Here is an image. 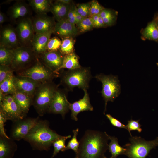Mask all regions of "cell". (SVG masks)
<instances>
[{
	"mask_svg": "<svg viewBox=\"0 0 158 158\" xmlns=\"http://www.w3.org/2000/svg\"><path fill=\"white\" fill-rule=\"evenodd\" d=\"M49 124L47 120L39 119L23 138L33 150L48 151L55 141L63 137L51 129Z\"/></svg>",
	"mask_w": 158,
	"mask_h": 158,
	"instance_id": "1",
	"label": "cell"
},
{
	"mask_svg": "<svg viewBox=\"0 0 158 158\" xmlns=\"http://www.w3.org/2000/svg\"><path fill=\"white\" fill-rule=\"evenodd\" d=\"M109 140L106 132L87 130L80 141L77 153L81 158H98L108 149Z\"/></svg>",
	"mask_w": 158,
	"mask_h": 158,
	"instance_id": "2",
	"label": "cell"
},
{
	"mask_svg": "<svg viewBox=\"0 0 158 158\" xmlns=\"http://www.w3.org/2000/svg\"><path fill=\"white\" fill-rule=\"evenodd\" d=\"M60 76L61 84L67 92L72 91L76 87L87 90L92 77L90 68L82 67L63 71Z\"/></svg>",
	"mask_w": 158,
	"mask_h": 158,
	"instance_id": "3",
	"label": "cell"
},
{
	"mask_svg": "<svg viewBox=\"0 0 158 158\" xmlns=\"http://www.w3.org/2000/svg\"><path fill=\"white\" fill-rule=\"evenodd\" d=\"M58 88V86L52 81L41 83L37 87L33 97V105L39 115L43 116L48 109Z\"/></svg>",
	"mask_w": 158,
	"mask_h": 158,
	"instance_id": "4",
	"label": "cell"
},
{
	"mask_svg": "<svg viewBox=\"0 0 158 158\" xmlns=\"http://www.w3.org/2000/svg\"><path fill=\"white\" fill-rule=\"evenodd\" d=\"M130 143L123 147L126 150L124 154L129 158H146L150 150L158 146V138L151 141H146L141 137L131 136Z\"/></svg>",
	"mask_w": 158,
	"mask_h": 158,
	"instance_id": "5",
	"label": "cell"
},
{
	"mask_svg": "<svg viewBox=\"0 0 158 158\" xmlns=\"http://www.w3.org/2000/svg\"><path fill=\"white\" fill-rule=\"evenodd\" d=\"M95 78L102 84V96L105 101V114L109 101L113 102L121 93V86L118 76L112 75H107L102 73L96 75Z\"/></svg>",
	"mask_w": 158,
	"mask_h": 158,
	"instance_id": "6",
	"label": "cell"
},
{
	"mask_svg": "<svg viewBox=\"0 0 158 158\" xmlns=\"http://www.w3.org/2000/svg\"><path fill=\"white\" fill-rule=\"evenodd\" d=\"M11 51L10 66L14 71L18 72L30 67L37 59V55L31 47L20 46Z\"/></svg>",
	"mask_w": 158,
	"mask_h": 158,
	"instance_id": "7",
	"label": "cell"
},
{
	"mask_svg": "<svg viewBox=\"0 0 158 158\" xmlns=\"http://www.w3.org/2000/svg\"><path fill=\"white\" fill-rule=\"evenodd\" d=\"M17 73V75L27 77L40 83L52 81L59 74L39 61L30 67Z\"/></svg>",
	"mask_w": 158,
	"mask_h": 158,
	"instance_id": "8",
	"label": "cell"
},
{
	"mask_svg": "<svg viewBox=\"0 0 158 158\" xmlns=\"http://www.w3.org/2000/svg\"><path fill=\"white\" fill-rule=\"evenodd\" d=\"M0 112L13 122L23 118L26 115L22 111L12 95H4L0 102Z\"/></svg>",
	"mask_w": 158,
	"mask_h": 158,
	"instance_id": "9",
	"label": "cell"
},
{
	"mask_svg": "<svg viewBox=\"0 0 158 158\" xmlns=\"http://www.w3.org/2000/svg\"><path fill=\"white\" fill-rule=\"evenodd\" d=\"M39 119V117H25L13 122L9 137L14 141L23 139Z\"/></svg>",
	"mask_w": 158,
	"mask_h": 158,
	"instance_id": "10",
	"label": "cell"
},
{
	"mask_svg": "<svg viewBox=\"0 0 158 158\" xmlns=\"http://www.w3.org/2000/svg\"><path fill=\"white\" fill-rule=\"evenodd\" d=\"M15 29L20 46L31 47L35 34L32 20L27 17L19 20Z\"/></svg>",
	"mask_w": 158,
	"mask_h": 158,
	"instance_id": "11",
	"label": "cell"
},
{
	"mask_svg": "<svg viewBox=\"0 0 158 158\" xmlns=\"http://www.w3.org/2000/svg\"><path fill=\"white\" fill-rule=\"evenodd\" d=\"M67 92L58 88L49 106L48 112L61 114L64 118L65 115L68 111L69 103L66 97Z\"/></svg>",
	"mask_w": 158,
	"mask_h": 158,
	"instance_id": "12",
	"label": "cell"
},
{
	"mask_svg": "<svg viewBox=\"0 0 158 158\" xmlns=\"http://www.w3.org/2000/svg\"><path fill=\"white\" fill-rule=\"evenodd\" d=\"M41 62L54 72L59 74L61 66L64 55L59 51H46L40 55Z\"/></svg>",
	"mask_w": 158,
	"mask_h": 158,
	"instance_id": "13",
	"label": "cell"
},
{
	"mask_svg": "<svg viewBox=\"0 0 158 158\" xmlns=\"http://www.w3.org/2000/svg\"><path fill=\"white\" fill-rule=\"evenodd\" d=\"M0 41V46L10 49L21 46L15 28L10 25L1 29Z\"/></svg>",
	"mask_w": 158,
	"mask_h": 158,
	"instance_id": "14",
	"label": "cell"
},
{
	"mask_svg": "<svg viewBox=\"0 0 158 158\" xmlns=\"http://www.w3.org/2000/svg\"><path fill=\"white\" fill-rule=\"evenodd\" d=\"M35 33L54 32L56 23L51 17L46 14H37L32 20Z\"/></svg>",
	"mask_w": 158,
	"mask_h": 158,
	"instance_id": "15",
	"label": "cell"
},
{
	"mask_svg": "<svg viewBox=\"0 0 158 158\" xmlns=\"http://www.w3.org/2000/svg\"><path fill=\"white\" fill-rule=\"evenodd\" d=\"M14 81L16 90L33 97L37 87L42 83L30 78L17 75L14 76Z\"/></svg>",
	"mask_w": 158,
	"mask_h": 158,
	"instance_id": "16",
	"label": "cell"
},
{
	"mask_svg": "<svg viewBox=\"0 0 158 158\" xmlns=\"http://www.w3.org/2000/svg\"><path fill=\"white\" fill-rule=\"evenodd\" d=\"M83 91L84 94L82 98L73 103H69V109L71 111V117L72 119L75 121L78 120L77 115L80 112L93 110V107L90 103L89 95L87 90Z\"/></svg>",
	"mask_w": 158,
	"mask_h": 158,
	"instance_id": "17",
	"label": "cell"
},
{
	"mask_svg": "<svg viewBox=\"0 0 158 158\" xmlns=\"http://www.w3.org/2000/svg\"><path fill=\"white\" fill-rule=\"evenodd\" d=\"M78 32L75 25L70 23L66 18L56 23L54 33L63 38L75 36Z\"/></svg>",
	"mask_w": 158,
	"mask_h": 158,
	"instance_id": "18",
	"label": "cell"
},
{
	"mask_svg": "<svg viewBox=\"0 0 158 158\" xmlns=\"http://www.w3.org/2000/svg\"><path fill=\"white\" fill-rule=\"evenodd\" d=\"M54 32L35 33L31 43V48L37 56L47 51L48 41Z\"/></svg>",
	"mask_w": 158,
	"mask_h": 158,
	"instance_id": "19",
	"label": "cell"
},
{
	"mask_svg": "<svg viewBox=\"0 0 158 158\" xmlns=\"http://www.w3.org/2000/svg\"><path fill=\"white\" fill-rule=\"evenodd\" d=\"M17 148L14 140L0 136V158H13Z\"/></svg>",
	"mask_w": 158,
	"mask_h": 158,
	"instance_id": "20",
	"label": "cell"
},
{
	"mask_svg": "<svg viewBox=\"0 0 158 158\" xmlns=\"http://www.w3.org/2000/svg\"><path fill=\"white\" fill-rule=\"evenodd\" d=\"M29 6L22 1H18L10 7L8 13L11 19L16 21L26 17L30 11Z\"/></svg>",
	"mask_w": 158,
	"mask_h": 158,
	"instance_id": "21",
	"label": "cell"
},
{
	"mask_svg": "<svg viewBox=\"0 0 158 158\" xmlns=\"http://www.w3.org/2000/svg\"><path fill=\"white\" fill-rule=\"evenodd\" d=\"M12 95L22 111L26 115L30 107L32 105L33 97L18 91Z\"/></svg>",
	"mask_w": 158,
	"mask_h": 158,
	"instance_id": "22",
	"label": "cell"
},
{
	"mask_svg": "<svg viewBox=\"0 0 158 158\" xmlns=\"http://www.w3.org/2000/svg\"><path fill=\"white\" fill-rule=\"evenodd\" d=\"M71 6L70 4H64L55 1L51 5L50 11L57 21H60L67 18Z\"/></svg>",
	"mask_w": 158,
	"mask_h": 158,
	"instance_id": "23",
	"label": "cell"
},
{
	"mask_svg": "<svg viewBox=\"0 0 158 158\" xmlns=\"http://www.w3.org/2000/svg\"><path fill=\"white\" fill-rule=\"evenodd\" d=\"M29 5L37 14H46L50 11L52 3L49 0H28Z\"/></svg>",
	"mask_w": 158,
	"mask_h": 158,
	"instance_id": "24",
	"label": "cell"
},
{
	"mask_svg": "<svg viewBox=\"0 0 158 158\" xmlns=\"http://www.w3.org/2000/svg\"><path fill=\"white\" fill-rule=\"evenodd\" d=\"M13 72L8 75L0 83V91L4 95H13L16 91L14 81Z\"/></svg>",
	"mask_w": 158,
	"mask_h": 158,
	"instance_id": "25",
	"label": "cell"
},
{
	"mask_svg": "<svg viewBox=\"0 0 158 158\" xmlns=\"http://www.w3.org/2000/svg\"><path fill=\"white\" fill-rule=\"evenodd\" d=\"M81 67L79 63L78 57L74 52L64 55L62 65L59 71L63 68L73 70Z\"/></svg>",
	"mask_w": 158,
	"mask_h": 158,
	"instance_id": "26",
	"label": "cell"
},
{
	"mask_svg": "<svg viewBox=\"0 0 158 158\" xmlns=\"http://www.w3.org/2000/svg\"><path fill=\"white\" fill-rule=\"evenodd\" d=\"M142 34L145 39L158 41V28L154 18L143 29Z\"/></svg>",
	"mask_w": 158,
	"mask_h": 158,
	"instance_id": "27",
	"label": "cell"
},
{
	"mask_svg": "<svg viewBox=\"0 0 158 158\" xmlns=\"http://www.w3.org/2000/svg\"><path fill=\"white\" fill-rule=\"evenodd\" d=\"M108 136L109 139L111 140L108 145V149L111 154L110 158H116L120 155L124 154L126 149L119 145L117 138L108 135Z\"/></svg>",
	"mask_w": 158,
	"mask_h": 158,
	"instance_id": "28",
	"label": "cell"
},
{
	"mask_svg": "<svg viewBox=\"0 0 158 158\" xmlns=\"http://www.w3.org/2000/svg\"><path fill=\"white\" fill-rule=\"evenodd\" d=\"M98 15L102 18L106 26L113 25L116 19L117 13L108 9L104 8Z\"/></svg>",
	"mask_w": 158,
	"mask_h": 158,
	"instance_id": "29",
	"label": "cell"
},
{
	"mask_svg": "<svg viewBox=\"0 0 158 158\" xmlns=\"http://www.w3.org/2000/svg\"><path fill=\"white\" fill-rule=\"evenodd\" d=\"M75 41L72 37H67L63 38L59 51L63 55L73 52Z\"/></svg>",
	"mask_w": 158,
	"mask_h": 158,
	"instance_id": "30",
	"label": "cell"
},
{
	"mask_svg": "<svg viewBox=\"0 0 158 158\" xmlns=\"http://www.w3.org/2000/svg\"><path fill=\"white\" fill-rule=\"evenodd\" d=\"M12 55L11 49L0 46V64L10 66Z\"/></svg>",
	"mask_w": 158,
	"mask_h": 158,
	"instance_id": "31",
	"label": "cell"
},
{
	"mask_svg": "<svg viewBox=\"0 0 158 158\" xmlns=\"http://www.w3.org/2000/svg\"><path fill=\"white\" fill-rule=\"evenodd\" d=\"M71 137L70 135L63 136L62 137L56 140L54 142L52 145L54 147V151L51 158L55 156L60 151H65L66 147V141Z\"/></svg>",
	"mask_w": 158,
	"mask_h": 158,
	"instance_id": "32",
	"label": "cell"
},
{
	"mask_svg": "<svg viewBox=\"0 0 158 158\" xmlns=\"http://www.w3.org/2000/svg\"><path fill=\"white\" fill-rule=\"evenodd\" d=\"M76 25L78 31H79L81 33L89 31L94 28L93 23L90 17L84 18Z\"/></svg>",
	"mask_w": 158,
	"mask_h": 158,
	"instance_id": "33",
	"label": "cell"
},
{
	"mask_svg": "<svg viewBox=\"0 0 158 158\" xmlns=\"http://www.w3.org/2000/svg\"><path fill=\"white\" fill-rule=\"evenodd\" d=\"M78 131L79 129L78 128L73 130V136L66 146L65 150L71 149L76 153L78 152L80 146L79 142L77 139V136Z\"/></svg>",
	"mask_w": 158,
	"mask_h": 158,
	"instance_id": "34",
	"label": "cell"
},
{
	"mask_svg": "<svg viewBox=\"0 0 158 158\" xmlns=\"http://www.w3.org/2000/svg\"><path fill=\"white\" fill-rule=\"evenodd\" d=\"M62 41L58 37H54L49 40L47 46V51H58L59 50Z\"/></svg>",
	"mask_w": 158,
	"mask_h": 158,
	"instance_id": "35",
	"label": "cell"
},
{
	"mask_svg": "<svg viewBox=\"0 0 158 158\" xmlns=\"http://www.w3.org/2000/svg\"><path fill=\"white\" fill-rule=\"evenodd\" d=\"M90 8V3H87L79 4L76 7V9L78 12L83 18H85L89 17Z\"/></svg>",
	"mask_w": 158,
	"mask_h": 158,
	"instance_id": "36",
	"label": "cell"
},
{
	"mask_svg": "<svg viewBox=\"0 0 158 158\" xmlns=\"http://www.w3.org/2000/svg\"><path fill=\"white\" fill-rule=\"evenodd\" d=\"M139 120H134L131 119L130 120L128 121V123L126 126L127 130L129 132L131 136H132L131 131L136 130L139 133L142 131V129L141 128V125L139 123Z\"/></svg>",
	"mask_w": 158,
	"mask_h": 158,
	"instance_id": "37",
	"label": "cell"
},
{
	"mask_svg": "<svg viewBox=\"0 0 158 158\" xmlns=\"http://www.w3.org/2000/svg\"><path fill=\"white\" fill-rule=\"evenodd\" d=\"M11 67L0 65V83H1L10 74L13 72Z\"/></svg>",
	"mask_w": 158,
	"mask_h": 158,
	"instance_id": "38",
	"label": "cell"
},
{
	"mask_svg": "<svg viewBox=\"0 0 158 158\" xmlns=\"http://www.w3.org/2000/svg\"><path fill=\"white\" fill-rule=\"evenodd\" d=\"M107 118L109 120L111 124L114 126L120 128H124L127 130L126 125L122 123L117 119L113 117L110 114H106Z\"/></svg>",
	"mask_w": 158,
	"mask_h": 158,
	"instance_id": "39",
	"label": "cell"
},
{
	"mask_svg": "<svg viewBox=\"0 0 158 158\" xmlns=\"http://www.w3.org/2000/svg\"><path fill=\"white\" fill-rule=\"evenodd\" d=\"M7 119L3 114L0 112V136L8 138L5 130L4 123L6 121Z\"/></svg>",
	"mask_w": 158,
	"mask_h": 158,
	"instance_id": "40",
	"label": "cell"
},
{
	"mask_svg": "<svg viewBox=\"0 0 158 158\" xmlns=\"http://www.w3.org/2000/svg\"><path fill=\"white\" fill-rule=\"evenodd\" d=\"M75 7L74 6H71L66 18L70 23L74 25L76 24L74 13Z\"/></svg>",
	"mask_w": 158,
	"mask_h": 158,
	"instance_id": "41",
	"label": "cell"
},
{
	"mask_svg": "<svg viewBox=\"0 0 158 158\" xmlns=\"http://www.w3.org/2000/svg\"><path fill=\"white\" fill-rule=\"evenodd\" d=\"M99 3L96 0H92L90 3V13L89 17L95 15L96 8Z\"/></svg>",
	"mask_w": 158,
	"mask_h": 158,
	"instance_id": "42",
	"label": "cell"
},
{
	"mask_svg": "<svg viewBox=\"0 0 158 158\" xmlns=\"http://www.w3.org/2000/svg\"><path fill=\"white\" fill-rule=\"evenodd\" d=\"M106 26L102 18L99 16L97 22L94 25V28L103 27Z\"/></svg>",
	"mask_w": 158,
	"mask_h": 158,
	"instance_id": "43",
	"label": "cell"
},
{
	"mask_svg": "<svg viewBox=\"0 0 158 158\" xmlns=\"http://www.w3.org/2000/svg\"><path fill=\"white\" fill-rule=\"evenodd\" d=\"M74 13L77 24L78 23L81 21L84 18H83L78 12L76 10V7H75Z\"/></svg>",
	"mask_w": 158,
	"mask_h": 158,
	"instance_id": "44",
	"label": "cell"
},
{
	"mask_svg": "<svg viewBox=\"0 0 158 158\" xmlns=\"http://www.w3.org/2000/svg\"><path fill=\"white\" fill-rule=\"evenodd\" d=\"M6 20L5 15L1 11L0 12V25H1Z\"/></svg>",
	"mask_w": 158,
	"mask_h": 158,
	"instance_id": "45",
	"label": "cell"
},
{
	"mask_svg": "<svg viewBox=\"0 0 158 158\" xmlns=\"http://www.w3.org/2000/svg\"><path fill=\"white\" fill-rule=\"evenodd\" d=\"M99 17V16L98 15H94L90 17L94 25H94L97 22L98 19Z\"/></svg>",
	"mask_w": 158,
	"mask_h": 158,
	"instance_id": "46",
	"label": "cell"
},
{
	"mask_svg": "<svg viewBox=\"0 0 158 158\" xmlns=\"http://www.w3.org/2000/svg\"><path fill=\"white\" fill-rule=\"evenodd\" d=\"M56 1L64 4H70L71 2V0H57Z\"/></svg>",
	"mask_w": 158,
	"mask_h": 158,
	"instance_id": "47",
	"label": "cell"
},
{
	"mask_svg": "<svg viewBox=\"0 0 158 158\" xmlns=\"http://www.w3.org/2000/svg\"><path fill=\"white\" fill-rule=\"evenodd\" d=\"M154 18L156 20V23L158 28V15L155 17Z\"/></svg>",
	"mask_w": 158,
	"mask_h": 158,
	"instance_id": "48",
	"label": "cell"
},
{
	"mask_svg": "<svg viewBox=\"0 0 158 158\" xmlns=\"http://www.w3.org/2000/svg\"><path fill=\"white\" fill-rule=\"evenodd\" d=\"M156 64H157V66H158V63H156Z\"/></svg>",
	"mask_w": 158,
	"mask_h": 158,
	"instance_id": "49",
	"label": "cell"
},
{
	"mask_svg": "<svg viewBox=\"0 0 158 158\" xmlns=\"http://www.w3.org/2000/svg\"><path fill=\"white\" fill-rule=\"evenodd\" d=\"M102 158H107V157H103Z\"/></svg>",
	"mask_w": 158,
	"mask_h": 158,
	"instance_id": "50",
	"label": "cell"
}]
</instances>
